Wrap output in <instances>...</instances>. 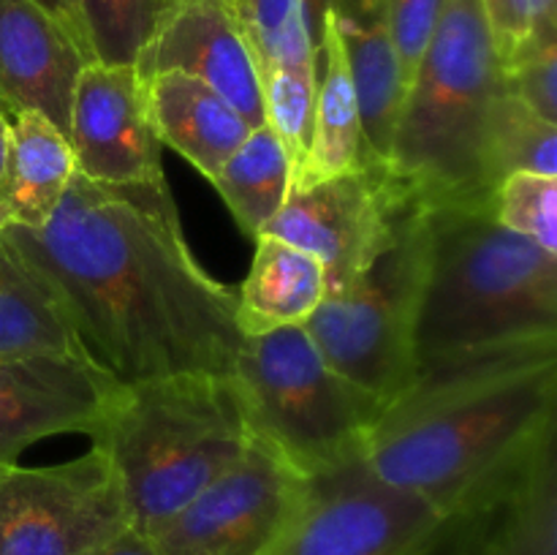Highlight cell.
I'll return each instance as SVG.
<instances>
[{
    "label": "cell",
    "mask_w": 557,
    "mask_h": 555,
    "mask_svg": "<svg viewBox=\"0 0 557 555\" xmlns=\"http://www.w3.org/2000/svg\"><path fill=\"white\" fill-rule=\"evenodd\" d=\"M117 381L82 354L0 359V466L49 435L85 433L101 422Z\"/></svg>",
    "instance_id": "cell-13"
},
{
    "label": "cell",
    "mask_w": 557,
    "mask_h": 555,
    "mask_svg": "<svg viewBox=\"0 0 557 555\" xmlns=\"http://www.w3.org/2000/svg\"><path fill=\"white\" fill-rule=\"evenodd\" d=\"M500 69L557 41V0H482Z\"/></svg>",
    "instance_id": "cell-29"
},
{
    "label": "cell",
    "mask_w": 557,
    "mask_h": 555,
    "mask_svg": "<svg viewBox=\"0 0 557 555\" xmlns=\"http://www.w3.org/2000/svg\"><path fill=\"white\" fill-rule=\"evenodd\" d=\"M487 555H557V452L549 441L509 490L482 511Z\"/></svg>",
    "instance_id": "cell-21"
},
{
    "label": "cell",
    "mask_w": 557,
    "mask_h": 555,
    "mask_svg": "<svg viewBox=\"0 0 557 555\" xmlns=\"http://www.w3.org/2000/svg\"><path fill=\"white\" fill-rule=\"evenodd\" d=\"M326 294L324 264L315 256L272 237H256L248 278L237 288V326L245 335L297 326Z\"/></svg>",
    "instance_id": "cell-20"
},
{
    "label": "cell",
    "mask_w": 557,
    "mask_h": 555,
    "mask_svg": "<svg viewBox=\"0 0 557 555\" xmlns=\"http://www.w3.org/2000/svg\"><path fill=\"white\" fill-rule=\"evenodd\" d=\"M134 69L141 79L163 71L194 76L237 109L250 128L267 125L253 47L243 22L223 0L183 5L141 49Z\"/></svg>",
    "instance_id": "cell-14"
},
{
    "label": "cell",
    "mask_w": 557,
    "mask_h": 555,
    "mask_svg": "<svg viewBox=\"0 0 557 555\" xmlns=\"http://www.w3.org/2000/svg\"><path fill=\"white\" fill-rule=\"evenodd\" d=\"M302 477L259 439L152 536L161 555H267Z\"/></svg>",
    "instance_id": "cell-11"
},
{
    "label": "cell",
    "mask_w": 557,
    "mask_h": 555,
    "mask_svg": "<svg viewBox=\"0 0 557 555\" xmlns=\"http://www.w3.org/2000/svg\"><path fill=\"white\" fill-rule=\"evenodd\" d=\"M515 172L557 177V123L500 90L484 131V174L490 188Z\"/></svg>",
    "instance_id": "cell-24"
},
{
    "label": "cell",
    "mask_w": 557,
    "mask_h": 555,
    "mask_svg": "<svg viewBox=\"0 0 557 555\" xmlns=\"http://www.w3.org/2000/svg\"><path fill=\"white\" fill-rule=\"evenodd\" d=\"M504 87L544 120L557 123V41L504 65Z\"/></svg>",
    "instance_id": "cell-31"
},
{
    "label": "cell",
    "mask_w": 557,
    "mask_h": 555,
    "mask_svg": "<svg viewBox=\"0 0 557 555\" xmlns=\"http://www.w3.org/2000/svg\"><path fill=\"white\" fill-rule=\"evenodd\" d=\"M226 5L234 11V16H237V20L245 25V16H248L250 0H226Z\"/></svg>",
    "instance_id": "cell-35"
},
{
    "label": "cell",
    "mask_w": 557,
    "mask_h": 555,
    "mask_svg": "<svg viewBox=\"0 0 557 555\" xmlns=\"http://www.w3.org/2000/svg\"><path fill=\"white\" fill-rule=\"evenodd\" d=\"M413 207L422 205L397 185L389 169L364 163L354 172L288 190L261 234L315 256L324 264L326 294H337L379 256Z\"/></svg>",
    "instance_id": "cell-10"
},
{
    "label": "cell",
    "mask_w": 557,
    "mask_h": 555,
    "mask_svg": "<svg viewBox=\"0 0 557 555\" xmlns=\"http://www.w3.org/2000/svg\"><path fill=\"white\" fill-rule=\"evenodd\" d=\"M188 3L194 0H79L92 58L103 65H136L169 16Z\"/></svg>",
    "instance_id": "cell-25"
},
{
    "label": "cell",
    "mask_w": 557,
    "mask_h": 555,
    "mask_svg": "<svg viewBox=\"0 0 557 555\" xmlns=\"http://www.w3.org/2000/svg\"><path fill=\"white\" fill-rule=\"evenodd\" d=\"M330 14L357 96L364 158L386 166L406 101V82L386 30L384 0H330Z\"/></svg>",
    "instance_id": "cell-16"
},
{
    "label": "cell",
    "mask_w": 557,
    "mask_h": 555,
    "mask_svg": "<svg viewBox=\"0 0 557 555\" xmlns=\"http://www.w3.org/2000/svg\"><path fill=\"white\" fill-rule=\"evenodd\" d=\"M446 520L362 455L305 477L267 555H428Z\"/></svg>",
    "instance_id": "cell-8"
},
{
    "label": "cell",
    "mask_w": 557,
    "mask_h": 555,
    "mask_svg": "<svg viewBox=\"0 0 557 555\" xmlns=\"http://www.w3.org/2000/svg\"><path fill=\"white\" fill-rule=\"evenodd\" d=\"M444 9L446 0H384L386 30H389L392 47L397 52L406 90L433 41Z\"/></svg>",
    "instance_id": "cell-30"
},
{
    "label": "cell",
    "mask_w": 557,
    "mask_h": 555,
    "mask_svg": "<svg viewBox=\"0 0 557 555\" xmlns=\"http://www.w3.org/2000/svg\"><path fill=\"white\" fill-rule=\"evenodd\" d=\"M74 172V152L63 131L38 112L5 114L0 229L47 223Z\"/></svg>",
    "instance_id": "cell-18"
},
{
    "label": "cell",
    "mask_w": 557,
    "mask_h": 555,
    "mask_svg": "<svg viewBox=\"0 0 557 555\" xmlns=\"http://www.w3.org/2000/svg\"><path fill=\"white\" fill-rule=\"evenodd\" d=\"M315 65V109H313V141H310L308 161L292 183V188H305L319 180L335 174L354 172L364 166L362 128H359L357 96H354L351 76L343 60L341 38L326 0L324 20L313 47Z\"/></svg>",
    "instance_id": "cell-19"
},
{
    "label": "cell",
    "mask_w": 557,
    "mask_h": 555,
    "mask_svg": "<svg viewBox=\"0 0 557 555\" xmlns=\"http://www.w3.org/2000/svg\"><path fill=\"white\" fill-rule=\"evenodd\" d=\"M96 555H161V553H158L156 542H152L150 536H141V533H136L134 528H128L123 536L114 539L112 544H107V547Z\"/></svg>",
    "instance_id": "cell-34"
},
{
    "label": "cell",
    "mask_w": 557,
    "mask_h": 555,
    "mask_svg": "<svg viewBox=\"0 0 557 555\" xmlns=\"http://www.w3.org/2000/svg\"><path fill=\"white\" fill-rule=\"evenodd\" d=\"M145 98L161 145L194 163L207 180L250 134V125L205 82L180 71L147 76Z\"/></svg>",
    "instance_id": "cell-17"
},
{
    "label": "cell",
    "mask_w": 557,
    "mask_h": 555,
    "mask_svg": "<svg viewBox=\"0 0 557 555\" xmlns=\"http://www.w3.org/2000/svg\"><path fill=\"white\" fill-rule=\"evenodd\" d=\"M0 239L117 384L232 373L243 346L237 292L194 259L169 183L74 172L47 223L3 226Z\"/></svg>",
    "instance_id": "cell-1"
},
{
    "label": "cell",
    "mask_w": 557,
    "mask_h": 555,
    "mask_svg": "<svg viewBox=\"0 0 557 555\" xmlns=\"http://www.w3.org/2000/svg\"><path fill=\"white\" fill-rule=\"evenodd\" d=\"M504 87L482 0H446L408 85L386 169L424 210L490 205L484 131Z\"/></svg>",
    "instance_id": "cell-5"
},
{
    "label": "cell",
    "mask_w": 557,
    "mask_h": 555,
    "mask_svg": "<svg viewBox=\"0 0 557 555\" xmlns=\"http://www.w3.org/2000/svg\"><path fill=\"white\" fill-rule=\"evenodd\" d=\"M237 218L239 229L259 237L292 190V161L270 125L250 128L243 145L210 180Z\"/></svg>",
    "instance_id": "cell-22"
},
{
    "label": "cell",
    "mask_w": 557,
    "mask_h": 555,
    "mask_svg": "<svg viewBox=\"0 0 557 555\" xmlns=\"http://www.w3.org/2000/svg\"><path fill=\"white\" fill-rule=\"evenodd\" d=\"M0 114H3V109H0Z\"/></svg>",
    "instance_id": "cell-37"
},
{
    "label": "cell",
    "mask_w": 557,
    "mask_h": 555,
    "mask_svg": "<svg viewBox=\"0 0 557 555\" xmlns=\"http://www.w3.org/2000/svg\"><path fill=\"white\" fill-rule=\"evenodd\" d=\"M424 248V207H413L379 256L343 292L326 294L302 324L326 365L384 408L417 375L413 332Z\"/></svg>",
    "instance_id": "cell-7"
},
{
    "label": "cell",
    "mask_w": 557,
    "mask_h": 555,
    "mask_svg": "<svg viewBox=\"0 0 557 555\" xmlns=\"http://www.w3.org/2000/svg\"><path fill=\"white\" fill-rule=\"evenodd\" d=\"M65 136L82 177L112 185L166 183L163 145L134 65H85L71 96Z\"/></svg>",
    "instance_id": "cell-12"
},
{
    "label": "cell",
    "mask_w": 557,
    "mask_h": 555,
    "mask_svg": "<svg viewBox=\"0 0 557 555\" xmlns=\"http://www.w3.org/2000/svg\"><path fill=\"white\" fill-rule=\"evenodd\" d=\"M41 9H47L65 30L74 36V41L79 44L85 52H90V44H87L85 36V22H82V11H79V0H36ZM92 54V52H90ZM96 60V58H92Z\"/></svg>",
    "instance_id": "cell-33"
},
{
    "label": "cell",
    "mask_w": 557,
    "mask_h": 555,
    "mask_svg": "<svg viewBox=\"0 0 557 555\" xmlns=\"http://www.w3.org/2000/svg\"><path fill=\"white\" fill-rule=\"evenodd\" d=\"M128 528L123 484L96 446L60 466H0V555H96Z\"/></svg>",
    "instance_id": "cell-9"
},
{
    "label": "cell",
    "mask_w": 557,
    "mask_h": 555,
    "mask_svg": "<svg viewBox=\"0 0 557 555\" xmlns=\"http://www.w3.org/2000/svg\"><path fill=\"white\" fill-rule=\"evenodd\" d=\"M90 439L117 471L131 528L152 539L243 460L253 435L232 375L180 373L120 384Z\"/></svg>",
    "instance_id": "cell-4"
},
{
    "label": "cell",
    "mask_w": 557,
    "mask_h": 555,
    "mask_svg": "<svg viewBox=\"0 0 557 555\" xmlns=\"http://www.w3.org/2000/svg\"><path fill=\"white\" fill-rule=\"evenodd\" d=\"M267 125L292 161V183L308 161L313 141L315 65H267L259 71Z\"/></svg>",
    "instance_id": "cell-26"
},
{
    "label": "cell",
    "mask_w": 557,
    "mask_h": 555,
    "mask_svg": "<svg viewBox=\"0 0 557 555\" xmlns=\"http://www.w3.org/2000/svg\"><path fill=\"white\" fill-rule=\"evenodd\" d=\"M96 63L36 0H0V109L38 112L69 134L71 96ZM69 139V136H65Z\"/></svg>",
    "instance_id": "cell-15"
},
{
    "label": "cell",
    "mask_w": 557,
    "mask_h": 555,
    "mask_svg": "<svg viewBox=\"0 0 557 555\" xmlns=\"http://www.w3.org/2000/svg\"><path fill=\"white\" fill-rule=\"evenodd\" d=\"M428 555H487L482 517L446 520Z\"/></svg>",
    "instance_id": "cell-32"
},
{
    "label": "cell",
    "mask_w": 557,
    "mask_h": 555,
    "mask_svg": "<svg viewBox=\"0 0 557 555\" xmlns=\"http://www.w3.org/2000/svg\"><path fill=\"white\" fill-rule=\"evenodd\" d=\"M33 354L87 357L52 297L0 239V359Z\"/></svg>",
    "instance_id": "cell-23"
},
{
    "label": "cell",
    "mask_w": 557,
    "mask_h": 555,
    "mask_svg": "<svg viewBox=\"0 0 557 555\" xmlns=\"http://www.w3.org/2000/svg\"><path fill=\"white\" fill-rule=\"evenodd\" d=\"M555 397L557 341L422 359L375 419L364 460L444 520L476 517L555 441Z\"/></svg>",
    "instance_id": "cell-2"
},
{
    "label": "cell",
    "mask_w": 557,
    "mask_h": 555,
    "mask_svg": "<svg viewBox=\"0 0 557 555\" xmlns=\"http://www.w3.org/2000/svg\"><path fill=\"white\" fill-rule=\"evenodd\" d=\"M417 362L509 343L557 341V256L500 226L490 205L424 210Z\"/></svg>",
    "instance_id": "cell-3"
},
{
    "label": "cell",
    "mask_w": 557,
    "mask_h": 555,
    "mask_svg": "<svg viewBox=\"0 0 557 555\" xmlns=\"http://www.w3.org/2000/svg\"><path fill=\"white\" fill-rule=\"evenodd\" d=\"M245 33L256 65H313L315 25L308 0H250Z\"/></svg>",
    "instance_id": "cell-27"
},
{
    "label": "cell",
    "mask_w": 557,
    "mask_h": 555,
    "mask_svg": "<svg viewBox=\"0 0 557 555\" xmlns=\"http://www.w3.org/2000/svg\"><path fill=\"white\" fill-rule=\"evenodd\" d=\"M490 207L500 226L557 256V177L533 172L506 174L495 185Z\"/></svg>",
    "instance_id": "cell-28"
},
{
    "label": "cell",
    "mask_w": 557,
    "mask_h": 555,
    "mask_svg": "<svg viewBox=\"0 0 557 555\" xmlns=\"http://www.w3.org/2000/svg\"><path fill=\"white\" fill-rule=\"evenodd\" d=\"M3 152H5V114H0V172H3Z\"/></svg>",
    "instance_id": "cell-36"
},
{
    "label": "cell",
    "mask_w": 557,
    "mask_h": 555,
    "mask_svg": "<svg viewBox=\"0 0 557 555\" xmlns=\"http://www.w3.org/2000/svg\"><path fill=\"white\" fill-rule=\"evenodd\" d=\"M228 375L250 435L302 479L362 455L384 411L326 365L302 324L245 335Z\"/></svg>",
    "instance_id": "cell-6"
}]
</instances>
